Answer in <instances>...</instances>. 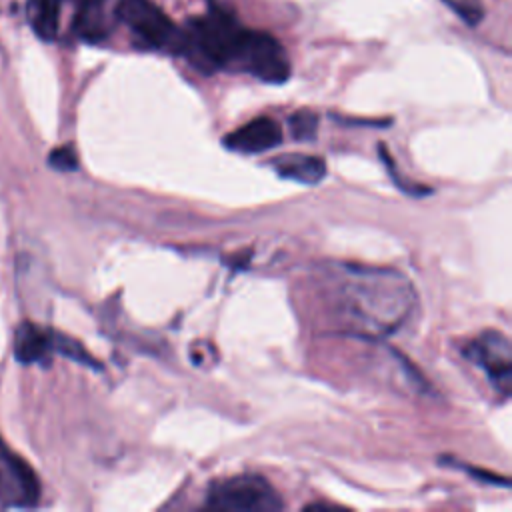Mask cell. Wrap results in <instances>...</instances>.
I'll return each instance as SVG.
<instances>
[{
  "label": "cell",
  "instance_id": "obj_1",
  "mask_svg": "<svg viewBox=\"0 0 512 512\" xmlns=\"http://www.w3.org/2000/svg\"><path fill=\"white\" fill-rule=\"evenodd\" d=\"M332 302L336 316L362 334H388L412 310L414 292L394 270L334 266Z\"/></svg>",
  "mask_w": 512,
  "mask_h": 512
},
{
  "label": "cell",
  "instance_id": "obj_7",
  "mask_svg": "<svg viewBox=\"0 0 512 512\" xmlns=\"http://www.w3.org/2000/svg\"><path fill=\"white\" fill-rule=\"evenodd\" d=\"M38 496L40 484L34 470L0 442V502L4 506H32Z\"/></svg>",
  "mask_w": 512,
  "mask_h": 512
},
{
  "label": "cell",
  "instance_id": "obj_10",
  "mask_svg": "<svg viewBox=\"0 0 512 512\" xmlns=\"http://www.w3.org/2000/svg\"><path fill=\"white\" fill-rule=\"evenodd\" d=\"M52 350V330H44L32 322L18 326L14 336V354L22 364L42 362Z\"/></svg>",
  "mask_w": 512,
  "mask_h": 512
},
{
  "label": "cell",
  "instance_id": "obj_11",
  "mask_svg": "<svg viewBox=\"0 0 512 512\" xmlns=\"http://www.w3.org/2000/svg\"><path fill=\"white\" fill-rule=\"evenodd\" d=\"M60 2L62 0H30V22L44 40H52L58 32Z\"/></svg>",
  "mask_w": 512,
  "mask_h": 512
},
{
  "label": "cell",
  "instance_id": "obj_2",
  "mask_svg": "<svg viewBox=\"0 0 512 512\" xmlns=\"http://www.w3.org/2000/svg\"><path fill=\"white\" fill-rule=\"evenodd\" d=\"M242 30L230 8L212 2L206 14L190 18L180 28L178 54L204 74L230 68Z\"/></svg>",
  "mask_w": 512,
  "mask_h": 512
},
{
  "label": "cell",
  "instance_id": "obj_5",
  "mask_svg": "<svg viewBox=\"0 0 512 512\" xmlns=\"http://www.w3.org/2000/svg\"><path fill=\"white\" fill-rule=\"evenodd\" d=\"M116 16L134 32L142 46L178 54L180 28L152 0H120Z\"/></svg>",
  "mask_w": 512,
  "mask_h": 512
},
{
  "label": "cell",
  "instance_id": "obj_14",
  "mask_svg": "<svg viewBox=\"0 0 512 512\" xmlns=\"http://www.w3.org/2000/svg\"><path fill=\"white\" fill-rule=\"evenodd\" d=\"M290 130L298 140H312L318 132V114L312 110H298L290 116Z\"/></svg>",
  "mask_w": 512,
  "mask_h": 512
},
{
  "label": "cell",
  "instance_id": "obj_8",
  "mask_svg": "<svg viewBox=\"0 0 512 512\" xmlns=\"http://www.w3.org/2000/svg\"><path fill=\"white\" fill-rule=\"evenodd\" d=\"M282 142V128L268 116L254 118L222 138V144L240 154H260Z\"/></svg>",
  "mask_w": 512,
  "mask_h": 512
},
{
  "label": "cell",
  "instance_id": "obj_3",
  "mask_svg": "<svg viewBox=\"0 0 512 512\" xmlns=\"http://www.w3.org/2000/svg\"><path fill=\"white\" fill-rule=\"evenodd\" d=\"M206 508L220 512H274L282 500L272 484L256 474L218 480L208 488Z\"/></svg>",
  "mask_w": 512,
  "mask_h": 512
},
{
  "label": "cell",
  "instance_id": "obj_12",
  "mask_svg": "<svg viewBox=\"0 0 512 512\" xmlns=\"http://www.w3.org/2000/svg\"><path fill=\"white\" fill-rule=\"evenodd\" d=\"M100 4L102 2H84L76 16V32L88 42H100L108 34Z\"/></svg>",
  "mask_w": 512,
  "mask_h": 512
},
{
  "label": "cell",
  "instance_id": "obj_13",
  "mask_svg": "<svg viewBox=\"0 0 512 512\" xmlns=\"http://www.w3.org/2000/svg\"><path fill=\"white\" fill-rule=\"evenodd\" d=\"M52 350L78 362V364H84V366H92V368H98L100 364L88 354V350L74 338L66 336V334H60V332H52Z\"/></svg>",
  "mask_w": 512,
  "mask_h": 512
},
{
  "label": "cell",
  "instance_id": "obj_16",
  "mask_svg": "<svg viewBox=\"0 0 512 512\" xmlns=\"http://www.w3.org/2000/svg\"><path fill=\"white\" fill-rule=\"evenodd\" d=\"M48 164L58 172H72L78 168V158L72 146H60L50 152Z\"/></svg>",
  "mask_w": 512,
  "mask_h": 512
},
{
  "label": "cell",
  "instance_id": "obj_4",
  "mask_svg": "<svg viewBox=\"0 0 512 512\" xmlns=\"http://www.w3.org/2000/svg\"><path fill=\"white\" fill-rule=\"evenodd\" d=\"M230 68L242 70L266 84H282L290 78L286 50L274 36L260 30H242Z\"/></svg>",
  "mask_w": 512,
  "mask_h": 512
},
{
  "label": "cell",
  "instance_id": "obj_6",
  "mask_svg": "<svg viewBox=\"0 0 512 512\" xmlns=\"http://www.w3.org/2000/svg\"><path fill=\"white\" fill-rule=\"evenodd\" d=\"M464 354L478 364L490 382L504 394H510L512 384V346L502 332L486 330L478 334L464 350Z\"/></svg>",
  "mask_w": 512,
  "mask_h": 512
},
{
  "label": "cell",
  "instance_id": "obj_9",
  "mask_svg": "<svg viewBox=\"0 0 512 512\" xmlns=\"http://www.w3.org/2000/svg\"><path fill=\"white\" fill-rule=\"evenodd\" d=\"M272 168L282 178L296 180L300 184H318L326 174L324 158L312 156V154H300V152L274 158Z\"/></svg>",
  "mask_w": 512,
  "mask_h": 512
},
{
  "label": "cell",
  "instance_id": "obj_15",
  "mask_svg": "<svg viewBox=\"0 0 512 512\" xmlns=\"http://www.w3.org/2000/svg\"><path fill=\"white\" fill-rule=\"evenodd\" d=\"M462 22L468 26H476L484 18L482 0H442Z\"/></svg>",
  "mask_w": 512,
  "mask_h": 512
},
{
  "label": "cell",
  "instance_id": "obj_17",
  "mask_svg": "<svg viewBox=\"0 0 512 512\" xmlns=\"http://www.w3.org/2000/svg\"><path fill=\"white\" fill-rule=\"evenodd\" d=\"M80 2L84 4V2H102V0H80Z\"/></svg>",
  "mask_w": 512,
  "mask_h": 512
}]
</instances>
